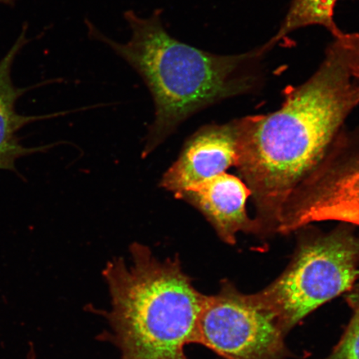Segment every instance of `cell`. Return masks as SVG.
Instances as JSON below:
<instances>
[{
    "label": "cell",
    "instance_id": "7a4b0ae2",
    "mask_svg": "<svg viewBox=\"0 0 359 359\" xmlns=\"http://www.w3.org/2000/svg\"><path fill=\"white\" fill-rule=\"evenodd\" d=\"M131 37L119 43L86 20L88 37L111 49L137 72L151 93L155 118L147 136L146 157L183 122L206 107L257 90L263 80L266 44L250 52L219 55L180 41L165 29L163 10L149 17L124 13Z\"/></svg>",
    "mask_w": 359,
    "mask_h": 359
},
{
    "label": "cell",
    "instance_id": "8992f818",
    "mask_svg": "<svg viewBox=\"0 0 359 359\" xmlns=\"http://www.w3.org/2000/svg\"><path fill=\"white\" fill-rule=\"evenodd\" d=\"M285 221L292 231L324 222L359 226V133L340 137L296 188Z\"/></svg>",
    "mask_w": 359,
    "mask_h": 359
},
{
    "label": "cell",
    "instance_id": "4fadbf2b",
    "mask_svg": "<svg viewBox=\"0 0 359 359\" xmlns=\"http://www.w3.org/2000/svg\"><path fill=\"white\" fill-rule=\"evenodd\" d=\"M15 1V0H0V4H13Z\"/></svg>",
    "mask_w": 359,
    "mask_h": 359
},
{
    "label": "cell",
    "instance_id": "52a82bcc",
    "mask_svg": "<svg viewBox=\"0 0 359 359\" xmlns=\"http://www.w3.org/2000/svg\"><path fill=\"white\" fill-rule=\"evenodd\" d=\"M239 156V120L204 126L187 139L160 187L178 194L235 167Z\"/></svg>",
    "mask_w": 359,
    "mask_h": 359
},
{
    "label": "cell",
    "instance_id": "5b68a950",
    "mask_svg": "<svg viewBox=\"0 0 359 359\" xmlns=\"http://www.w3.org/2000/svg\"><path fill=\"white\" fill-rule=\"evenodd\" d=\"M286 334L258 294L241 293L226 280L217 294L205 295L196 344L224 359H284Z\"/></svg>",
    "mask_w": 359,
    "mask_h": 359
},
{
    "label": "cell",
    "instance_id": "7c38bea8",
    "mask_svg": "<svg viewBox=\"0 0 359 359\" xmlns=\"http://www.w3.org/2000/svg\"><path fill=\"white\" fill-rule=\"evenodd\" d=\"M27 359H38L37 353H36L35 347L33 344H30L29 351L27 353Z\"/></svg>",
    "mask_w": 359,
    "mask_h": 359
},
{
    "label": "cell",
    "instance_id": "30bf717a",
    "mask_svg": "<svg viewBox=\"0 0 359 359\" xmlns=\"http://www.w3.org/2000/svg\"><path fill=\"white\" fill-rule=\"evenodd\" d=\"M338 0H293L290 10L275 37L266 43L275 46L294 31L311 25H320L335 36L341 32L335 25L334 15Z\"/></svg>",
    "mask_w": 359,
    "mask_h": 359
},
{
    "label": "cell",
    "instance_id": "8fae6325",
    "mask_svg": "<svg viewBox=\"0 0 359 359\" xmlns=\"http://www.w3.org/2000/svg\"><path fill=\"white\" fill-rule=\"evenodd\" d=\"M353 316L342 339L326 359H359V285L348 296Z\"/></svg>",
    "mask_w": 359,
    "mask_h": 359
},
{
    "label": "cell",
    "instance_id": "9c48e42d",
    "mask_svg": "<svg viewBox=\"0 0 359 359\" xmlns=\"http://www.w3.org/2000/svg\"><path fill=\"white\" fill-rule=\"evenodd\" d=\"M27 27L13 45L10 51L0 60V170L18 172V160L38 152L46 151L49 146L29 147L21 143L19 133L25 126L36 121L53 118L60 114L26 116L16 110V103L28 92L29 88H18L12 80V67L22 48L28 43Z\"/></svg>",
    "mask_w": 359,
    "mask_h": 359
},
{
    "label": "cell",
    "instance_id": "6da1fadb",
    "mask_svg": "<svg viewBox=\"0 0 359 359\" xmlns=\"http://www.w3.org/2000/svg\"><path fill=\"white\" fill-rule=\"evenodd\" d=\"M306 82L279 109L239 120L236 165L250 191L259 240L278 234L291 193L324 158L359 105V34L335 36Z\"/></svg>",
    "mask_w": 359,
    "mask_h": 359
},
{
    "label": "cell",
    "instance_id": "ba28073f",
    "mask_svg": "<svg viewBox=\"0 0 359 359\" xmlns=\"http://www.w3.org/2000/svg\"><path fill=\"white\" fill-rule=\"evenodd\" d=\"M175 197L199 210L226 244L235 245L240 232L257 235V224L247 212L250 191L240 177L219 174Z\"/></svg>",
    "mask_w": 359,
    "mask_h": 359
},
{
    "label": "cell",
    "instance_id": "277c9868",
    "mask_svg": "<svg viewBox=\"0 0 359 359\" xmlns=\"http://www.w3.org/2000/svg\"><path fill=\"white\" fill-rule=\"evenodd\" d=\"M300 231L289 266L257 293L287 333L314 309L352 290L359 276V236L353 226L342 224L326 233Z\"/></svg>",
    "mask_w": 359,
    "mask_h": 359
},
{
    "label": "cell",
    "instance_id": "3957f363",
    "mask_svg": "<svg viewBox=\"0 0 359 359\" xmlns=\"http://www.w3.org/2000/svg\"><path fill=\"white\" fill-rule=\"evenodd\" d=\"M130 254V266L114 258L103 269L111 309L101 313L111 331L101 340L114 344L122 359H188L185 347L196 344L205 295L183 271L178 255L161 262L137 242Z\"/></svg>",
    "mask_w": 359,
    "mask_h": 359
}]
</instances>
